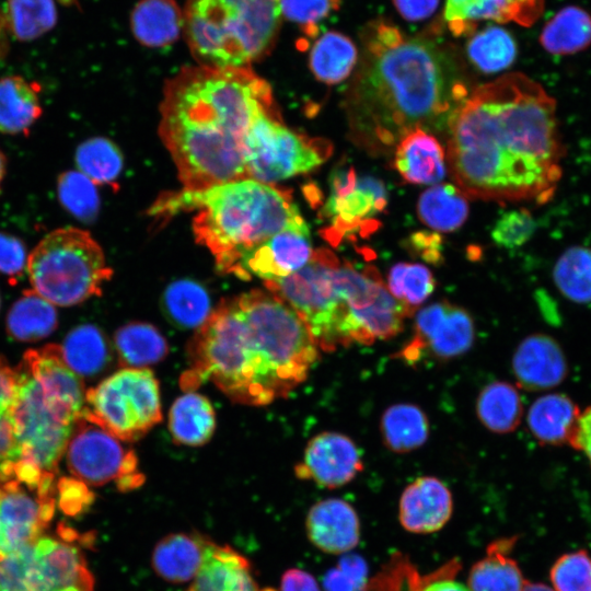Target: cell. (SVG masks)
<instances>
[{
	"label": "cell",
	"mask_w": 591,
	"mask_h": 591,
	"mask_svg": "<svg viewBox=\"0 0 591 591\" xmlns=\"http://www.w3.org/2000/svg\"><path fill=\"white\" fill-rule=\"evenodd\" d=\"M7 170V159L3 152L0 150V188Z\"/></svg>",
	"instance_id": "60"
},
{
	"label": "cell",
	"mask_w": 591,
	"mask_h": 591,
	"mask_svg": "<svg viewBox=\"0 0 591 591\" xmlns=\"http://www.w3.org/2000/svg\"><path fill=\"white\" fill-rule=\"evenodd\" d=\"M67 366L79 376H92L111 359L108 343L100 328L84 324L73 328L60 346Z\"/></svg>",
	"instance_id": "36"
},
{
	"label": "cell",
	"mask_w": 591,
	"mask_h": 591,
	"mask_svg": "<svg viewBox=\"0 0 591 591\" xmlns=\"http://www.w3.org/2000/svg\"><path fill=\"white\" fill-rule=\"evenodd\" d=\"M448 167L467 197L548 201L563 174L556 102L519 72L476 86L448 126Z\"/></svg>",
	"instance_id": "1"
},
{
	"label": "cell",
	"mask_w": 591,
	"mask_h": 591,
	"mask_svg": "<svg viewBox=\"0 0 591 591\" xmlns=\"http://www.w3.org/2000/svg\"><path fill=\"white\" fill-rule=\"evenodd\" d=\"M169 428L177 443L197 447L210 440L216 428V415L208 398L187 391L172 405Z\"/></svg>",
	"instance_id": "30"
},
{
	"label": "cell",
	"mask_w": 591,
	"mask_h": 591,
	"mask_svg": "<svg viewBox=\"0 0 591 591\" xmlns=\"http://www.w3.org/2000/svg\"><path fill=\"white\" fill-rule=\"evenodd\" d=\"M542 47L553 55H572L591 44V15L576 5L559 10L543 27Z\"/></svg>",
	"instance_id": "34"
},
{
	"label": "cell",
	"mask_w": 591,
	"mask_h": 591,
	"mask_svg": "<svg viewBox=\"0 0 591 591\" xmlns=\"http://www.w3.org/2000/svg\"><path fill=\"white\" fill-rule=\"evenodd\" d=\"M16 389V371L0 357V421L8 418Z\"/></svg>",
	"instance_id": "54"
},
{
	"label": "cell",
	"mask_w": 591,
	"mask_h": 591,
	"mask_svg": "<svg viewBox=\"0 0 591 591\" xmlns=\"http://www.w3.org/2000/svg\"><path fill=\"white\" fill-rule=\"evenodd\" d=\"M544 0H445L442 19L455 37L470 36L480 21L529 27L540 20Z\"/></svg>",
	"instance_id": "18"
},
{
	"label": "cell",
	"mask_w": 591,
	"mask_h": 591,
	"mask_svg": "<svg viewBox=\"0 0 591 591\" xmlns=\"http://www.w3.org/2000/svg\"><path fill=\"white\" fill-rule=\"evenodd\" d=\"M183 32L198 65L251 67L274 48L281 27L279 0H186Z\"/></svg>",
	"instance_id": "6"
},
{
	"label": "cell",
	"mask_w": 591,
	"mask_h": 591,
	"mask_svg": "<svg viewBox=\"0 0 591 591\" xmlns=\"http://www.w3.org/2000/svg\"><path fill=\"white\" fill-rule=\"evenodd\" d=\"M390 293L413 314L433 292L436 281L431 270L418 263H397L387 274Z\"/></svg>",
	"instance_id": "45"
},
{
	"label": "cell",
	"mask_w": 591,
	"mask_h": 591,
	"mask_svg": "<svg viewBox=\"0 0 591 591\" xmlns=\"http://www.w3.org/2000/svg\"><path fill=\"white\" fill-rule=\"evenodd\" d=\"M56 494L60 509L70 515L88 509L94 499L89 486L74 477L60 478L56 484Z\"/></svg>",
	"instance_id": "51"
},
{
	"label": "cell",
	"mask_w": 591,
	"mask_h": 591,
	"mask_svg": "<svg viewBox=\"0 0 591 591\" xmlns=\"http://www.w3.org/2000/svg\"><path fill=\"white\" fill-rule=\"evenodd\" d=\"M26 271L33 290L59 306L101 294L113 275L100 244L73 227L47 233L28 254Z\"/></svg>",
	"instance_id": "8"
},
{
	"label": "cell",
	"mask_w": 591,
	"mask_h": 591,
	"mask_svg": "<svg viewBox=\"0 0 591 591\" xmlns=\"http://www.w3.org/2000/svg\"><path fill=\"white\" fill-rule=\"evenodd\" d=\"M264 283L301 317L318 349L331 352L357 343L343 263L331 251L316 250L298 271Z\"/></svg>",
	"instance_id": "7"
},
{
	"label": "cell",
	"mask_w": 591,
	"mask_h": 591,
	"mask_svg": "<svg viewBox=\"0 0 591 591\" xmlns=\"http://www.w3.org/2000/svg\"><path fill=\"white\" fill-rule=\"evenodd\" d=\"M387 194L382 181L372 176L357 177L355 188L341 196L329 195L323 208V217L332 225L325 230V237L336 244L345 233L359 229L360 223L384 210Z\"/></svg>",
	"instance_id": "20"
},
{
	"label": "cell",
	"mask_w": 591,
	"mask_h": 591,
	"mask_svg": "<svg viewBox=\"0 0 591 591\" xmlns=\"http://www.w3.org/2000/svg\"><path fill=\"white\" fill-rule=\"evenodd\" d=\"M359 53L354 40L338 31H327L313 44L309 68L315 79L325 84L346 80L357 67Z\"/></svg>",
	"instance_id": "29"
},
{
	"label": "cell",
	"mask_w": 591,
	"mask_h": 591,
	"mask_svg": "<svg viewBox=\"0 0 591 591\" xmlns=\"http://www.w3.org/2000/svg\"><path fill=\"white\" fill-rule=\"evenodd\" d=\"M512 369L518 384L528 391L555 387L568 372L561 348L543 334L528 336L519 344L512 358Z\"/></svg>",
	"instance_id": "22"
},
{
	"label": "cell",
	"mask_w": 591,
	"mask_h": 591,
	"mask_svg": "<svg viewBox=\"0 0 591 591\" xmlns=\"http://www.w3.org/2000/svg\"><path fill=\"white\" fill-rule=\"evenodd\" d=\"M42 112L36 84L19 76L0 79V132H26Z\"/></svg>",
	"instance_id": "31"
},
{
	"label": "cell",
	"mask_w": 591,
	"mask_h": 591,
	"mask_svg": "<svg viewBox=\"0 0 591 591\" xmlns=\"http://www.w3.org/2000/svg\"><path fill=\"white\" fill-rule=\"evenodd\" d=\"M310 542L327 554H345L360 541V522L354 507L339 498L313 505L305 520Z\"/></svg>",
	"instance_id": "21"
},
{
	"label": "cell",
	"mask_w": 591,
	"mask_h": 591,
	"mask_svg": "<svg viewBox=\"0 0 591 591\" xmlns=\"http://www.w3.org/2000/svg\"><path fill=\"white\" fill-rule=\"evenodd\" d=\"M183 25V10L175 0H140L130 15L132 35L141 45L150 48L174 43Z\"/></svg>",
	"instance_id": "27"
},
{
	"label": "cell",
	"mask_w": 591,
	"mask_h": 591,
	"mask_svg": "<svg viewBox=\"0 0 591 591\" xmlns=\"http://www.w3.org/2000/svg\"><path fill=\"white\" fill-rule=\"evenodd\" d=\"M452 509V495L448 486L437 477L422 476L403 490L398 519L406 531L428 534L444 526Z\"/></svg>",
	"instance_id": "19"
},
{
	"label": "cell",
	"mask_w": 591,
	"mask_h": 591,
	"mask_svg": "<svg viewBox=\"0 0 591 591\" xmlns=\"http://www.w3.org/2000/svg\"><path fill=\"white\" fill-rule=\"evenodd\" d=\"M362 54L346 109L351 139L384 153L409 132L440 130L468 96L456 49L429 36H408L384 19L360 32Z\"/></svg>",
	"instance_id": "2"
},
{
	"label": "cell",
	"mask_w": 591,
	"mask_h": 591,
	"mask_svg": "<svg viewBox=\"0 0 591 591\" xmlns=\"http://www.w3.org/2000/svg\"><path fill=\"white\" fill-rule=\"evenodd\" d=\"M28 254L24 243L11 234L0 232V273L19 278L26 271Z\"/></svg>",
	"instance_id": "52"
},
{
	"label": "cell",
	"mask_w": 591,
	"mask_h": 591,
	"mask_svg": "<svg viewBox=\"0 0 591 591\" xmlns=\"http://www.w3.org/2000/svg\"><path fill=\"white\" fill-rule=\"evenodd\" d=\"M475 338L471 314L448 301H440L418 310L413 338L395 354L414 366L425 359L445 361L466 354Z\"/></svg>",
	"instance_id": "15"
},
{
	"label": "cell",
	"mask_w": 591,
	"mask_h": 591,
	"mask_svg": "<svg viewBox=\"0 0 591 591\" xmlns=\"http://www.w3.org/2000/svg\"><path fill=\"white\" fill-rule=\"evenodd\" d=\"M282 16L306 28L339 10L341 0H279Z\"/></svg>",
	"instance_id": "50"
},
{
	"label": "cell",
	"mask_w": 591,
	"mask_h": 591,
	"mask_svg": "<svg viewBox=\"0 0 591 591\" xmlns=\"http://www.w3.org/2000/svg\"><path fill=\"white\" fill-rule=\"evenodd\" d=\"M196 209V240L213 255L220 270L236 274L242 257L286 229H309L288 190L242 178L186 190L161 204L162 211Z\"/></svg>",
	"instance_id": "5"
},
{
	"label": "cell",
	"mask_w": 591,
	"mask_h": 591,
	"mask_svg": "<svg viewBox=\"0 0 591 591\" xmlns=\"http://www.w3.org/2000/svg\"><path fill=\"white\" fill-rule=\"evenodd\" d=\"M421 591H470V589L451 579H441L428 583Z\"/></svg>",
	"instance_id": "58"
},
{
	"label": "cell",
	"mask_w": 591,
	"mask_h": 591,
	"mask_svg": "<svg viewBox=\"0 0 591 591\" xmlns=\"http://www.w3.org/2000/svg\"><path fill=\"white\" fill-rule=\"evenodd\" d=\"M208 538L196 533H171L161 538L151 555L154 572L170 583H186L197 576Z\"/></svg>",
	"instance_id": "26"
},
{
	"label": "cell",
	"mask_w": 591,
	"mask_h": 591,
	"mask_svg": "<svg viewBox=\"0 0 591 591\" xmlns=\"http://www.w3.org/2000/svg\"><path fill=\"white\" fill-rule=\"evenodd\" d=\"M5 16L15 38L32 40L55 26L57 9L54 0H7Z\"/></svg>",
	"instance_id": "44"
},
{
	"label": "cell",
	"mask_w": 591,
	"mask_h": 591,
	"mask_svg": "<svg viewBox=\"0 0 591 591\" xmlns=\"http://www.w3.org/2000/svg\"><path fill=\"white\" fill-rule=\"evenodd\" d=\"M185 390L211 381L233 402L262 406L301 384L318 347L301 317L270 291L224 299L189 345Z\"/></svg>",
	"instance_id": "3"
},
{
	"label": "cell",
	"mask_w": 591,
	"mask_h": 591,
	"mask_svg": "<svg viewBox=\"0 0 591 591\" xmlns=\"http://www.w3.org/2000/svg\"><path fill=\"white\" fill-rule=\"evenodd\" d=\"M100 425L81 417L74 422L65 456L71 475L88 486L116 482L120 491L139 487L144 477L132 450Z\"/></svg>",
	"instance_id": "13"
},
{
	"label": "cell",
	"mask_w": 591,
	"mask_h": 591,
	"mask_svg": "<svg viewBox=\"0 0 591 591\" xmlns=\"http://www.w3.org/2000/svg\"><path fill=\"white\" fill-rule=\"evenodd\" d=\"M394 167L407 183L436 184L447 173L444 149L429 132L413 130L395 147Z\"/></svg>",
	"instance_id": "25"
},
{
	"label": "cell",
	"mask_w": 591,
	"mask_h": 591,
	"mask_svg": "<svg viewBox=\"0 0 591 591\" xmlns=\"http://www.w3.org/2000/svg\"><path fill=\"white\" fill-rule=\"evenodd\" d=\"M385 447L395 453H407L422 447L429 437V421L425 412L410 403L387 407L380 420Z\"/></svg>",
	"instance_id": "33"
},
{
	"label": "cell",
	"mask_w": 591,
	"mask_h": 591,
	"mask_svg": "<svg viewBox=\"0 0 591 591\" xmlns=\"http://www.w3.org/2000/svg\"><path fill=\"white\" fill-rule=\"evenodd\" d=\"M61 206L73 217L83 221L95 220L100 209L96 185L79 171H66L57 181Z\"/></svg>",
	"instance_id": "46"
},
{
	"label": "cell",
	"mask_w": 591,
	"mask_h": 591,
	"mask_svg": "<svg viewBox=\"0 0 591 591\" xmlns=\"http://www.w3.org/2000/svg\"><path fill=\"white\" fill-rule=\"evenodd\" d=\"M187 591H260L246 557L208 540L202 565Z\"/></svg>",
	"instance_id": "24"
},
{
	"label": "cell",
	"mask_w": 591,
	"mask_h": 591,
	"mask_svg": "<svg viewBox=\"0 0 591 591\" xmlns=\"http://www.w3.org/2000/svg\"><path fill=\"white\" fill-rule=\"evenodd\" d=\"M553 279L560 293L570 301L591 302V248H567L554 266Z\"/></svg>",
	"instance_id": "42"
},
{
	"label": "cell",
	"mask_w": 591,
	"mask_h": 591,
	"mask_svg": "<svg viewBox=\"0 0 591 591\" xmlns=\"http://www.w3.org/2000/svg\"><path fill=\"white\" fill-rule=\"evenodd\" d=\"M161 308L166 320L181 329H198L213 311L208 291L192 279L171 282L162 294Z\"/></svg>",
	"instance_id": "32"
},
{
	"label": "cell",
	"mask_w": 591,
	"mask_h": 591,
	"mask_svg": "<svg viewBox=\"0 0 591 591\" xmlns=\"http://www.w3.org/2000/svg\"><path fill=\"white\" fill-rule=\"evenodd\" d=\"M368 582L366 561L357 555H345L323 579L325 591H362Z\"/></svg>",
	"instance_id": "49"
},
{
	"label": "cell",
	"mask_w": 591,
	"mask_h": 591,
	"mask_svg": "<svg viewBox=\"0 0 591 591\" xmlns=\"http://www.w3.org/2000/svg\"><path fill=\"white\" fill-rule=\"evenodd\" d=\"M397 13L407 22H420L433 15L440 0H392Z\"/></svg>",
	"instance_id": "53"
},
{
	"label": "cell",
	"mask_w": 591,
	"mask_h": 591,
	"mask_svg": "<svg viewBox=\"0 0 591 591\" xmlns=\"http://www.w3.org/2000/svg\"><path fill=\"white\" fill-rule=\"evenodd\" d=\"M15 371L16 389L9 418L21 460L56 475L74 422L81 416L44 392L23 362Z\"/></svg>",
	"instance_id": "9"
},
{
	"label": "cell",
	"mask_w": 591,
	"mask_h": 591,
	"mask_svg": "<svg viewBox=\"0 0 591 591\" xmlns=\"http://www.w3.org/2000/svg\"><path fill=\"white\" fill-rule=\"evenodd\" d=\"M517 43L503 27L489 25L471 35L466 56L480 72L491 74L509 68L517 58Z\"/></svg>",
	"instance_id": "40"
},
{
	"label": "cell",
	"mask_w": 591,
	"mask_h": 591,
	"mask_svg": "<svg viewBox=\"0 0 591 591\" xmlns=\"http://www.w3.org/2000/svg\"><path fill=\"white\" fill-rule=\"evenodd\" d=\"M534 230L535 221L526 209L510 210L499 217L490 236L498 246L511 250L523 245Z\"/></svg>",
	"instance_id": "48"
},
{
	"label": "cell",
	"mask_w": 591,
	"mask_h": 591,
	"mask_svg": "<svg viewBox=\"0 0 591 591\" xmlns=\"http://www.w3.org/2000/svg\"><path fill=\"white\" fill-rule=\"evenodd\" d=\"M22 362L47 394L82 415L86 390L81 378L65 362L60 346L31 349L25 352Z\"/></svg>",
	"instance_id": "23"
},
{
	"label": "cell",
	"mask_w": 591,
	"mask_h": 591,
	"mask_svg": "<svg viewBox=\"0 0 591 591\" xmlns=\"http://www.w3.org/2000/svg\"><path fill=\"white\" fill-rule=\"evenodd\" d=\"M76 534L42 535L0 560V591H93L94 578Z\"/></svg>",
	"instance_id": "11"
},
{
	"label": "cell",
	"mask_w": 591,
	"mask_h": 591,
	"mask_svg": "<svg viewBox=\"0 0 591 591\" xmlns=\"http://www.w3.org/2000/svg\"><path fill=\"white\" fill-rule=\"evenodd\" d=\"M115 348L125 368H144L167 355L164 336L151 324L132 322L115 333Z\"/></svg>",
	"instance_id": "39"
},
{
	"label": "cell",
	"mask_w": 591,
	"mask_h": 591,
	"mask_svg": "<svg viewBox=\"0 0 591 591\" xmlns=\"http://www.w3.org/2000/svg\"><path fill=\"white\" fill-rule=\"evenodd\" d=\"M414 250L419 252L420 256L429 263L437 264L441 258L440 244L441 237L438 233L417 232L410 236L409 241Z\"/></svg>",
	"instance_id": "56"
},
{
	"label": "cell",
	"mask_w": 591,
	"mask_h": 591,
	"mask_svg": "<svg viewBox=\"0 0 591 591\" xmlns=\"http://www.w3.org/2000/svg\"><path fill=\"white\" fill-rule=\"evenodd\" d=\"M522 591H555L543 583L524 582Z\"/></svg>",
	"instance_id": "59"
},
{
	"label": "cell",
	"mask_w": 591,
	"mask_h": 591,
	"mask_svg": "<svg viewBox=\"0 0 591 591\" xmlns=\"http://www.w3.org/2000/svg\"><path fill=\"white\" fill-rule=\"evenodd\" d=\"M273 109L270 85L251 67H184L165 83L160 137L186 190L247 178L245 136Z\"/></svg>",
	"instance_id": "4"
},
{
	"label": "cell",
	"mask_w": 591,
	"mask_h": 591,
	"mask_svg": "<svg viewBox=\"0 0 591 591\" xmlns=\"http://www.w3.org/2000/svg\"><path fill=\"white\" fill-rule=\"evenodd\" d=\"M331 153L328 141L289 129L273 109L258 113L244 141L247 178L270 185L317 169Z\"/></svg>",
	"instance_id": "12"
},
{
	"label": "cell",
	"mask_w": 591,
	"mask_h": 591,
	"mask_svg": "<svg viewBox=\"0 0 591 591\" xmlns=\"http://www.w3.org/2000/svg\"><path fill=\"white\" fill-rule=\"evenodd\" d=\"M362 468L361 454L354 440L338 432H322L309 441L296 474L334 489L350 483Z\"/></svg>",
	"instance_id": "16"
},
{
	"label": "cell",
	"mask_w": 591,
	"mask_h": 591,
	"mask_svg": "<svg viewBox=\"0 0 591 591\" xmlns=\"http://www.w3.org/2000/svg\"><path fill=\"white\" fill-rule=\"evenodd\" d=\"M82 416L123 441L138 440L162 419L159 382L147 368H123L85 391Z\"/></svg>",
	"instance_id": "10"
},
{
	"label": "cell",
	"mask_w": 591,
	"mask_h": 591,
	"mask_svg": "<svg viewBox=\"0 0 591 591\" xmlns=\"http://www.w3.org/2000/svg\"><path fill=\"white\" fill-rule=\"evenodd\" d=\"M568 444L581 451L591 464V406L580 412Z\"/></svg>",
	"instance_id": "55"
},
{
	"label": "cell",
	"mask_w": 591,
	"mask_h": 591,
	"mask_svg": "<svg viewBox=\"0 0 591 591\" xmlns=\"http://www.w3.org/2000/svg\"><path fill=\"white\" fill-rule=\"evenodd\" d=\"M523 407L518 390L510 383L487 384L476 399V415L482 425L495 433H509L521 422Z\"/></svg>",
	"instance_id": "37"
},
{
	"label": "cell",
	"mask_w": 591,
	"mask_h": 591,
	"mask_svg": "<svg viewBox=\"0 0 591 591\" xmlns=\"http://www.w3.org/2000/svg\"><path fill=\"white\" fill-rule=\"evenodd\" d=\"M74 160L78 171L95 185L114 186L124 166L120 150L104 137H93L80 143Z\"/></svg>",
	"instance_id": "41"
},
{
	"label": "cell",
	"mask_w": 591,
	"mask_h": 591,
	"mask_svg": "<svg viewBox=\"0 0 591 591\" xmlns=\"http://www.w3.org/2000/svg\"><path fill=\"white\" fill-rule=\"evenodd\" d=\"M503 545L497 544V551L490 553L471 569L468 575L470 591H522L524 579L517 563L505 556Z\"/></svg>",
	"instance_id": "43"
},
{
	"label": "cell",
	"mask_w": 591,
	"mask_h": 591,
	"mask_svg": "<svg viewBox=\"0 0 591 591\" xmlns=\"http://www.w3.org/2000/svg\"><path fill=\"white\" fill-rule=\"evenodd\" d=\"M419 219L440 232L459 229L468 215L465 195L452 184H440L426 189L419 197Z\"/></svg>",
	"instance_id": "38"
},
{
	"label": "cell",
	"mask_w": 591,
	"mask_h": 591,
	"mask_svg": "<svg viewBox=\"0 0 591 591\" xmlns=\"http://www.w3.org/2000/svg\"><path fill=\"white\" fill-rule=\"evenodd\" d=\"M56 505L55 477L30 484L0 479V560L43 535Z\"/></svg>",
	"instance_id": "14"
},
{
	"label": "cell",
	"mask_w": 591,
	"mask_h": 591,
	"mask_svg": "<svg viewBox=\"0 0 591 591\" xmlns=\"http://www.w3.org/2000/svg\"><path fill=\"white\" fill-rule=\"evenodd\" d=\"M555 591H591V558L584 551L566 554L551 570Z\"/></svg>",
	"instance_id": "47"
},
{
	"label": "cell",
	"mask_w": 591,
	"mask_h": 591,
	"mask_svg": "<svg viewBox=\"0 0 591 591\" xmlns=\"http://www.w3.org/2000/svg\"><path fill=\"white\" fill-rule=\"evenodd\" d=\"M580 412L568 396L549 393L532 403L528 410L526 421L538 442L560 445L569 443Z\"/></svg>",
	"instance_id": "28"
},
{
	"label": "cell",
	"mask_w": 591,
	"mask_h": 591,
	"mask_svg": "<svg viewBox=\"0 0 591 591\" xmlns=\"http://www.w3.org/2000/svg\"><path fill=\"white\" fill-rule=\"evenodd\" d=\"M280 591H322L315 578L302 569L291 568L281 576Z\"/></svg>",
	"instance_id": "57"
},
{
	"label": "cell",
	"mask_w": 591,
	"mask_h": 591,
	"mask_svg": "<svg viewBox=\"0 0 591 591\" xmlns=\"http://www.w3.org/2000/svg\"><path fill=\"white\" fill-rule=\"evenodd\" d=\"M55 305L33 289L23 292L7 316V329L21 341H36L49 336L57 327Z\"/></svg>",
	"instance_id": "35"
},
{
	"label": "cell",
	"mask_w": 591,
	"mask_h": 591,
	"mask_svg": "<svg viewBox=\"0 0 591 591\" xmlns=\"http://www.w3.org/2000/svg\"><path fill=\"white\" fill-rule=\"evenodd\" d=\"M313 253L309 229H286L247 252L235 275L264 281L282 279L305 266Z\"/></svg>",
	"instance_id": "17"
}]
</instances>
